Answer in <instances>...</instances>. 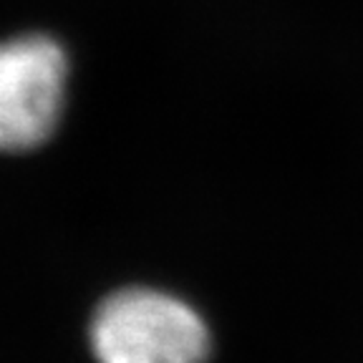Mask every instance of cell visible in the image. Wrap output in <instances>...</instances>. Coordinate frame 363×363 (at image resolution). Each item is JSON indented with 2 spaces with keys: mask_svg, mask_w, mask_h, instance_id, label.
I'll use <instances>...</instances> for the list:
<instances>
[{
  "mask_svg": "<svg viewBox=\"0 0 363 363\" xmlns=\"http://www.w3.org/2000/svg\"><path fill=\"white\" fill-rule=\"evenodd\" d=\"M89 340L99 363H207L212 351L204 318L154 288L108 295L94 313Z\"/></svg>",
  "mask_w": 363,
  "mask_h": 363,
  "instance_id": "obj_1",
  "label": "cell"
},
{
  "mask_svg": "<svg viewBox=\"0 0 363 363\" xmlns=\"http://www.w3.org/2000/svg\"><path fill=\"white\" fill-rule=\"evenodd\" d=\"M68 58L53 38L21 35L0 43V152L43 147L66 101Z\"/></svg>",
  "mask_w": 363,
  "mask_h": 363,
  "instance_id": "obj_2",
  "label": "cell"
}]
</instances>
